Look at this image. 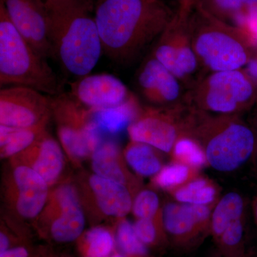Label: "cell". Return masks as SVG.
I'll return each mask as SVG.
<instances>
[{
    "label": "cell",
    "instance_id": "cell-11",
    "mask_svg": "<svg viewBox=\"0 0 257 257\" xmlns=\"http://www.w3.org/2000/svg\"><path fill=\"white\" fill-rule=\"evenodd\" d=\"M52 96L23 86L0 90V125L31 127L50 119Z\"/></svg>",
    "mask_w": 257,
    "mask_h": 257
},
{
    "label": "cell",
    "instance_id": "cell-22",
    "mask_svg": "<svg viewBox=\"0 0 257 257\" xmlns=\"http://www.w3.org/2000/svg\"><path fill=\"white\" fill-rule=\"evenodd\" d=\"M160 150L147 144L131 141L124 149L125 162L141 177H154L163 167Z\"/></svg>",
    "mask_w": 257,
    "mask_h": 257
},
{
    "label": "cell",
    "instance_id": "cell-37",
    "mask_svg": "<svg viewBox=\"0 0 257 257\" xmlns=\"http://www.w3.org/2000/svg\"><path fill=\"white\" fill-rule=\"evenodd\" d=\"M252 210L253 216H254L255 221L257 224V196L253 199L252 203Z\"/></svg>",
    "mask_w": 257,
    "mask_h": 257
},
{
    "label": "cell",
    "instance_id": "cell-24",
    "mask_svg": "<svg viewBox=\"0 0 257 257\" xmlns=\"http://www.w3.org/2000/svg\"><path fill=\"white\" fill-rule=\"evenodd\" d=\"M245 203L236 192L225 194L216 203L211 214L210 227L213 234L219 238L226 226L236 219L245 217Z\"/></svg>",
    "mask_w": 257,
    "mask_h": 257
},
{
    "label": "cell",
    "instance_id": "cell-21",
    "mask_svg": "<svg viewBox=\"0 0 257 257\" xmlns=\"http://www.w3.org/2000/svg\"><path fill=\"white\" fill-rule=\"evenodd\" d=\"M50 119L31 127H10L0 125L1 158H12L25 151L46 131Z\"/></svg>",
    "mask_w": 257,
    "mask_h": 257
},
{
    "label": "cell",
    "instance_id": "cell-5",
    "mask_svg": "<svg viewBox=\"0 0 257 257\" xmlns=\"http://www.w3.org/2000/svg\"><path fill=\"white\" fill-rule=\"evenodd\" d=\"M0 85L23 86L50 96L64 92L63 83L18 32L0 2Z\"/></svg>",
    "mask_w": 257,
    "mask_h": 257
},
{
    "label": "cell",
    "instance_id": "cell-36",
    "mask_svg": "<svg viewBox=\"0 0 257 257\" xmlns=\"http://www.w3.org/2000/svg\"><path fill=\"white\" fill-rule=\"evenodd\" d=\"M9 248H10L9 236L5 231H1V233H0V253L5 252Z\"/></svg>",
    "mask_w": 257,
    "mask_h": 257
},
{
    "label": "cell",
    "instance_id": "cell-38",
    "mask_svg": "<svg viewBox=\"0 0 257 257\" xmlns=\"http://www.w3.org/2000/svg\"><path fill=\"white\" fill-rule=\"evenodd\" d=\"M199 0H181L182 3H187V4L194 5V3H197Z\"/></svg>",
    "mask_w": 257,
    "mask_h": 257
},
{
    "label": "cell",
    "instance_id": "cell-30",
    "mask_svg": "<svg viewBox=\"0 0 257 257\" xmlns=\"http://www.w3.org/2000/svg\"><path fill=\"white\" fill-rule=\"evenodd\" d=\"M134 228L139 239L145 245L152 244L157 240L159 229L164 228L162 214L155 219H138Z\"/></svg>",
    "mask_w": 257,
    "mask_h": 257
},
{
    "label": "cell",
    "instance_id": "cell-23",
    "mask_svg": "<svg viewBox=\"0 0 257 257\" xmlns=\"http://www.w3.org/2000/svg\"><path fill=\"white\" fill-rule=\"evenodd\" d=\"M170 194L178 202L213 206L218 202L219 189L211 179L199 175Z\"/></svg>",
    "mask_w": 257,
    "mask_h": 257
},
{
    "label": "cell",
    "instance_id": "cell-4",
    "mask_svg": "<svg viewBox=\"0 0 257 257\" xmlns=\"http://www.w3.org/2000/svg\"><path fill=\"white\" fill-rule=\"evenodd\" d=\"M187 135L200 144L208 165L221 172H233L251 160L255 135L239 115L212 114L193 109Z\"/></svg>",
    "mask_w": 257,
    "mask_h": 257
},
{
    "label": "cell",
    "instance_id": "cell-39",
    "mask_svg": "<svg viewBox=\"0 0 257 257\" xmlns=\"http://www.w3.org/2000/svg\"><path fill=\"white\" fill-rule=\"evenodd\" d=\"M112 257H124V256H122V255L120 254L119 253H115L114 254H113Z\"/></svg>",
    "mask_w": 257,
    "mask_h": 257
},
{
    "label": "cell",
    "instance_id": "cell-2",
    "mask_svg": "<svg viewBox=\"0 0 257 257\" xmlns=\"http://www.w3.org/2000/svg\"><path fill=\"white\" fill-rule=\"evenodd\" d=\"M53 59L64 73L79 78L91 73L102 45L89 0H45Z\"/></svg>",
    "mask_w": 257,
    "mask_h": 257
},
{
    "label": "cell",
    "instance_id": "cell-7",
    "mask_svg": "<svg viewBox=\"0 0 257 257\" xmlns=\"http://www.w3.org/2000/svg\"><path fill=\"white\" fill-rule=\"evenodd\" d=\"M92 114L69 92L52 96V116L57 124L60 143L69 158L76 163L92 157L104 140Z\"/></svg>",
    "mask_w": 257,
    "mask_h": 257
},
{
    "label": "cell",
    "instance_id": "cell-17",
    "mask_svg": "<svg viewBox=\"0 0 257 257\" xmlns=\"http://www.w3.org/2000/svg\"><path fill=\"white\" fill-rule=\"evenodd\" d=\"M162 214L166 231L176 237H185L210 226L212 206L168 202Z\"/></svg>",
    "mask_w": 257,
    "mask_h": 257
},
{
    "label": "cell",
    "instance_id": "cell-8",
    "mask_svg": "<svg viewBox=\"0 0 257 257\" xmlns=\"http://www.w3.org/2000/svg\"><path fill=\"white\" fill-rule=\"evenodd\" d=\"M192 114V108L184 101L172 106L140 108L127 127L130 140L170 154L177 140L188 133Z\"/></svg>",
    "mask_w": 257,
    "mask_h": 257
},
{
    "label": "cell",
    "instance_id": "cell-19",
    "mask_svg": "<svg viewBox=\"0 0 257 257\" xmlns=\"http://www.w3.org/2000/svg\"><path fill=\"white\" fill-rule=\"evenodd\" d=\"M91 160L95 175L124 184L131 192L138 187L135 177L125 166L124 155L114 140H103L93 152Z\"/></svg>",
    "mask_w": 257,
    "mask_h": 257
},
{
    "label": "cell",
    "instance_id": "cell-18",
    "mask_svg": "<svg viewBox=\"0 0 257 257\" xmlns=\"http://www.w3.org/2000/svg\"><path fill=\"white\" fill-rule=\"evenodd\" d=\"M89 188L96 205L104 215L123 218L133 209V194L124 184L94 174L89 177Z\"/></svg>",
    "mask_w": 257,
    "mask_h": 257
},
{
    "label": "cell",
    "instance_id": "cell-12",
    "mask_svg": "<svg viewBox=\"0 0 257 257\" xmlns=\"http://www.w3.org/2000/svg\"><path fill=\"white\" fill-rule=\"evenodd\" d=\"M69 94L93 112L117 109L135 101L124 82L109 74H87L69 83Z\"/></svg>",
    "mask_w": 257,
    "mask_h": 257
},
{
    "label": "cell",
    "instance_id": "cell-25",
    "mask_svg": "<svg viewBox=\"0 0 257 257\" xmlns=\"http://www.w3.org/2000/svg\"><path fill=\"white\" fill-rule=\"evenodd\" d=\"M199 176V171L188 166L172 161L163 166L162 170L154 176L152 183L155 187L169 192L179 188Z\"/></svg>",
    "mask_w": 257,
    "mask_h": 257
},
{
    "label": "cell",
    "instance_id": "cell-35",
    "mask_svg": "<svg viewBox=\"0 0 257 257\" xmlns=\"http://www.w3.org/2000/svg\"><path fill=\"white\" fill-rule=\"evenodd\" d=\"M251 125L252 128L253 133L255 135V146L254 150H253L252 157H251V162H252L253 168L257 172V116L256 117L253 118L252 121H251Z\"/></svg>",
    "mask_w": 257,
    "mask_h": 257
},
{
    "label": "cell",
    "instance_id": "cell-16",
    "mask_svg": "<svg viewBox=\"0 0 257 257\" xmlns=\"http://www.w3.org/2000/svg\"><path fill=\"white\" fill-rule=\"evenodd\" d=\"M13 165L28 166L52 186L60 178L64 167L62 145L45 131L31 146L12 157Z\"/></svg>",
    "mask_w": 257,
    "mask_h": 257
},
{
    "label": "cell",
    "instance_id": "cell-9",
    "mask_svg": "<svg viewBox=\"0 0 257 257\" xmlns=\"http://www.w3.org/2000/svg\"><path fill=\"white\" fill-rule=\"evenodd\" d=\"M192 5L180 3L169 26L157 40L152 55L182 82L191 83L199 64L189 36L188 15Z\"/></svg>",
    "mask_w": 257,
    "mask_h": 257
},
{
    "label": "cell",
    "instance_id": "cell-31",
    "mask_svg": "<svg viewBox=\"0 0 257 257\" xmlns=\"http://www.w3.org/2000/svg\"><path fill=\"white\" fill-rule=\"evenodd\" d=\"M244 217L240 218L230 223L223 234L219 236L221 243L225 246L232 247L237 246L242 240L243 236V227Z\"/></svg>",
    "mask_w": 257,
    "mask_h": 257
},
{
    "label": "cell",
    "instance_id": "cell-32",
    "mask_svg": "<svg viewBox=\"0 0 257 257\" xmlns=\"http://www.w3.org/2000/svg\"><path fill=\"white\" fill-rule=\"evenodd\" d=\"M244 35L249 39L255 47L257 45V15L248 20L242 30Z\"/></svg>",
    "mask_w": 257,
    "mask_h": 257
},
{
    "label": "cell",
    "instance_id": "cell-13",
    "mask_svg": "<svg viewBox=\"0 0 257 257\" xmlns=\"http://www.w3.org/2000/svg\"><path fill=\"white\" fill-rule=\"evenodd\" d=\"M22 36L44 57L53 59L45 0H0Z\"/></svg>",
    "mask_w": 257,
    "mask_h": 257
},
{
    "label": "cell",
    "instance_id": "cell-27",
    "mask_svg": "<svg viewBox=\"0 0 257 257\" xmlns=\"http://www.w3.org/2000/svg\"><path fill=\"white\" fill-rule=\"evenodd\" d=\"M82 246L87 257H107L114 249V239L109 230L95 226L84 235Z\"/></svg>",
    "mask_w": 257,
    "mask_h": 257
},
{
    "label": "cell",
    "instance_id": "cell-10",
    "mask_svg": "<svg viewBox=\"0 0 257 257\" xmlns=\"http://www.w3.org/2000/svg\"><path fill=\"white\" fill-rule=\"evenodd\" d=\"M40 214L54 241L72 242L82 236L85 216L78 192L72 184H62L52 192Z\"/></svg>",
    "mask_w": 257,
    "mask_h": 257
},
{
    "label": "cell",
    "instance_id": "cell-28",
    "mask_svg": "<svg viewBox=\"0 0 257 257\" xmlns=\"http://www.w3.org/2000/svg\"><path fill=\"white\" fill-rule=\"evenodd\" d=\"M116 241L118 247L126 257H147L148 249L136 234L132 224L121 218L116 228Z\"/></svg>",
    "mask_w": 257,
    "mask_h": 257
},
{
    "label": "cell",
    "instance_id": "cell-29",
    "mask_svg": "<svg viewBox=\"0 0 257 257\" xmlns=\"http://www.w3.org/2000/svg\"><path fill=\"white\" fill-rule=\"evenodd\" d=\"M132 211L137 219H155L161 215L158 196L150 189L140 191L133 199Z\"/></svg>",
    "mask_w": 257,
    "mask_h": 257
},
{
    "label": "cell",
    "instance_id": "cell-20",
    "mask_svg": "<svg viewBox=\"0 0 257 257\" xmlns=\"http://www.w3.org/2000/svg\"><path fill=\"white\" fill-rule=\"evenodd\" d=\"M196 3L218 20L240 30L257 15V0H199Z\"/></svg>",
    "mask_w": 257,
    "mask_h": 257
},
{
    "label": "cell",
    "instance_id": "cell-14",
    "mask_svg": "<svg viewBox=\"0 0 257 257\" xmlns=\"http://www.w3.org/2000/svg\"><path fill=\"white\" fill-rule=\"evenodd\" d=\"M8 185L9 199L19 215L34 219L40 215L50 197L49 184L28 166L13 165Z\"/></svg>",
    "mask_w": 257,
    "mask_h": 257
},
{
    "label": "cell",
    "instance_id": "cell-6",
    "mask_svg": "<svg viewBox=\"0 0 257 257\" xmlns=\"http://www.w3.org/2000/svg\"><path fill=\"white\" fill-rule=\"evenodd\" d=\"M256 84L242 69L221 71L199 79L184 96L195 110L212 114L239 115L254 104Z\"/></svg>",
    "mask_w": 257,
    "mask_h": 257
},
{
    "label": "cell",
    "instance_id": "cell-34",
    "mask_svg": "<svg viewBox=\"0 0 257 257\" xmlns=\"http://www.w3.org/2000/svg\"><path fill=\"white\" fill-rule=\"evenodd\" d=\"M28 250L24 246L10 248L5 252L0 253V257H28Z\"/></svg>",
    "mask_w": 257,
    "mask_h": 257
},
{
    "label": "cell",
    "instance_id": "cell-33",
    "mask_svg": "<svg viewBox=\"0 0 257 257\" xmlns=\"http://www.w3.org/2000/svg\"><path fill=\"white\" fill-rule=\"evenodd\" d=\"M244 67V72L257 85V52Z\"/></svg>",
    "mask_w": 257,
    "mask_h": 257
},
{
    "label": "cell",
    "instance_id": "cell-26",
    "mask_svg": "<svg viewBox=\"0 0 257 257\" xmlns=\"http://www.w3.org/2000/svg\"><path fill=\"white\" fill-rule=\"evenodd\" d=\"M175 162L199 171L208 165L205 153L200 144L189 135H184L176 142L170 153Z\"/></svg>",
    "mask_w": 257,
    "mask_h": 257
},
{
    "label": "cell",
    "instance_id": "cell-1",
    "mask_svg": "<svg viewBox=\"0 0 257 257\" xmlns=\"http://www.w3.org/2000/svg\"><path fill=\"white\" fill-rule=\"evenodd\" d=\"M176 13L163 0H99L94 18L103 53L121 65L133 62L157 41Z\"/></svg>",
    "mask_w": 257,
    "mask_h": 257
},
{
    "label": "cell",
    "instance_id": "cell-15",
    "mask_svg": "<svg viewBox=\"0 0 257 257\" xmlns=\"http://www.w3.org/2000/svg\"><path fill=\"white\" fill-rule=\"evenodd\" d=\"M137 81L142 95L152 106L175 105L184 100L181 81L152 55L142 64Z\"/></svg>",
    "mask_w": 257,
    "mask_h": 257
},
{
    "label": "cell",
    "instance_id": "cell-3",
    "mask_svg": "<svg viewBox=\"0 0 257 257\" xmlns=\"http://www.w3.org/2000/svg\"><path fill=\"white\" fill-rule=\"evenodd\" d=\"M189 36L199 64L209 72L241 69L256 53L239 29L218 20L197 3L188 15Z\"/></svg>",
    "mask_w": 257,
    "mask_h": 257
}]
</instances>
